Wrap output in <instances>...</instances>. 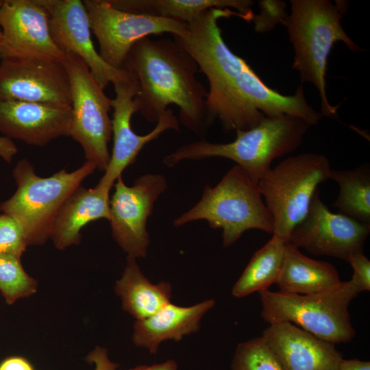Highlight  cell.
Wrapping results in <instances>:
<instances>
[{"label":"cell","mask_w":370,"mask_h":370,"mask_svg":"<svg viewBox=\"0 0 370 370\" xmlns=\"http://www.w3.org/2000/svg\"><path fill=\"white\" fill-rule=\"evenodd\" d=\"M230 16L249 22L246 16L231 9L212 8L188 23L184 36H173L208 79L209 125L218 119L225 132L245 131L256 127L265 116L282 114L301 118L310 126L317 124L322 115L307 103L302 85L293 95H283L268 86L244 59L230 49L218 21Z\"/></svg>","instance_id":"1"},{"label":"cell","mask_w":370,"mask_h":370,"mask_svg":"<svg viewBox=\"0 0 370 370\" xmlns=\"http://www.w3.org/2000/svg\"><path fill=\"white\" fill-rule=\"evenodd\" d=\"M123 69L136 79L134 97L139 112L157 123L171 104L180 110L179 121L197 135L210 127L206 111L208 91L197 79L199 66L174 38H142L131 47Z\"/></svg>","instance_id":"2"},{"label":"cell","mask_w":370,"mask_h":370,"mask_svg":"<svg viewBox=\"0 0 370 370\" xmlns=\"http://www.w3.org/2000/svg\"><path fill=\"white\" fill-rule=\"evenodd\" d=\"M310 127L304 120L291 115L265 116L256 127L236 131V138L230 143L201 140L185 144L166 156L163 164L172 167L184 160L224 158L236 162L258 183L271 168L273 160L299 146Z\"/></svg>","instance_id":"3"},{"label":"cell","mask_w":370,"mask_h":370,"mask_svg":"<svg viewBox=\"0 0 370 370\" xmlns=\"http://www.w3.org/2000/svg\"><path fill=\"white\" fill-rule=\"evenodd\" d=\"M291 14L281 22L287 28L295 51L293 69L301 83L313 84L321 101V115L334 116L338 107L332 106L325 92L328 58L334 43L343 42L354 52L362 49L343 29L341 8L328 0H291Z\"/></svg>","instance_id":"4"},{"label":"cell","mask_w":370,"mask_h":370,"mask_svg":"<svg viewBox=\"0 0 370 370\" xmlns=\"http://www.w3.org/2000/svg\"><path fill=\"white\" fill-rule=\"evenodd\" d=\"M206 220L222 230L223 245L229 247L249 230L273 234L272 216L263 201L258 183L238 165L232 167L214 187L206 185L201 199L173 221L180 227Z\"/></svg>","instance_id":"5"},{"label":"cell","mask_w":370,"mask_h":370,"mask_svg":"<svg viewBox=\"0 0 370 370\" xmlns=\"http://www.w3.org/2000/svg\"><path fill=\"white\" fill-rule=\"evenodd\" d=\"M97 169L86 161L72 172L62 169L53 175H37L34 166L24 158L12 171L17 188L0 205V211L14 218L23 227L29 245L44 244L63 204L82 182Z\"/></svg>","instance_id":"6"},{"label":"cell","mask_w":370,"mask_h":370,"mask_svg":"<svg viewBox=\"0 0 370 370\" xmlns=\"http://www.w3.org/2000/svg\"><path fill=\"white\" fill-rule=\"evenodd\" d=\"M258 293L261 316L269 324L294 323L333 344L349 342L356 334L348 307L358 292L350 280L312 294L273 292L269 289Z\"/></svg>","instance_id":"7"},{"label":"cell","mask_w":370,"mask_h":370,"mask_svg":"<svg viewBox=\"0 0 370 370\" xmlns=\"http://www.w3.org/2000/svg\"><path fill=\"white\" fill-rule=\"evenodd\" d=\"M331 171L325 156L304 153L284 159L261 177L258 184L272 216L273 235L288 243L294 227L306 217L319 185L330 179Z\"/></svg>","instance_id":"8"},{"label":"cell","mask_w":370,"mask_h":370,"mask_svg":"<svg viewBox=\"0 0 370 370\" xmlns=\"http://www.w3.org/2000/svg\"><path fill=\"white\" fill-rule=\"evenodd\" d=\"M63 64L68 73L72 118L69 136L82 146L86 161L96 169L106 170L110 159L112 99L104 92L84 62L75 55H65Z\"/></svg>","instance_id":"9"},{"label":"cell","mask_w":370,"mask_h":370,"mask_svg":"<svg viewBox=\"0 0 370 370\" xmlns=\"http://www.w3.org/2000/svg\"><path fill=\"white\" fill-rule=\"evenodd\" d=\"M91 32L96 36L99 55L110 66H123L132 45L152 34H171L182 37L188 23L172 18L123 12L111 6L106 0L83 1Z\"/></svg>","instance_id":"10"},{"label":"cell","mask_w":370,"mask_h":370,"mask_svg":"<svg viewBox=\"0 0 370 370\" xmlns=\"http://www.w3.org/2000/svg\"><path fill=\"white\" fill-rule=\"evenodd\" d=\"M110 199L112 234L127 256L145 258L149 245L147 230L154 204L166 190L167 182L161 174L148 173L128 186L120 176Z\"/></svg>","instance_id":"11"},{"label":"cell","mask_w":370,"mask_h":370,"mask_svg":"<svg viewBox=\"0 0 370 370\" xmlns=\"http://www.w3.org/2000/svg\"><path fill=\"white\" fill-rule=\"evenodd\" d=\"M0 29L1 60L65 58L51 38L44 0H1Z\"/></svg>","instance_id":"12"},{"label":"cell","mask_w":370,"mask_h":370,"mask_svg":"<svg viewBox=\"0 0 370 370\" xmlns=\"http://www.w3.org/2000/svg\"><path fill=\"white\" fill-rule=\"evenodd\" d=\"M370 232V224L341 213H334L315 192L304 219L291 232L288 243L314 255H324L348 261L362 251Z\"/></svg>","instance_id":"13"},{"label":"cell","mask_w":370,"mask_h":370,"mask_svg":"<svg viewBox=\"0 0 370 370\" xmlns=\"http://www.w3.org/2000/svg\"><path fill=\"white\" fill-rule=\"evenodd\" d=\"M115 97L112 99L113 108L112 132L113 148L104 175L97 184L111 190L123 171L132 164L142 150L149 142L157 139L167 130H180V121L171 108H168L160 116L156 127L149 133L139 135L131 125L132 116L137 112L134 97L138 92V85L134 77L113 84Z\"/></svg>","instance_id":"14"},{"label":"cell","mask_w":370,"mask_h":370,"mask_svg":"<svg viewBox=\"0 0 370 370\" xmlns=\"http://www.w3.org/2000/svg\"><path fill=\"white\" fill-rule=\"evenodd\" d=\"M0 100L71 106L70 80L63 62L1 60Z\"/></svg>","instance_id":"15"},{"label":"cell","mask_w":370,"mask_h":370,"mask_svg":"<svg viewBox=\"0 0 370 370\" xmlns=\"http://www.w3.org/2000/svg\"><path fill=\"white\" fill-rule=\"evenodd\" d=\"M44 4L49 13L50 33L56 45L64 55L81 58L103 88L134 77L125 70L108 64L97 51L82 1L44 0Z\"/></svg>","instance_id":"16"},{"label":"cell","mask_w":370,"mask_h":370,"mask_svg":"<svg viewBox=\"0 0 370 370\" xmlns=\"http://www.w3.org/2000/svg\"><path fill=\"white\" fill-rule=\"evenodd\" d=\"M71 106L0 100V133L29 145L43 147L69 136Z\"/></svg>","instance_id":"17"},{"label":"cell","mask_w":370,"mask_h":370,"mask_svg":"<svg viewBox=\"0 0 370 370\" xmlns=\"http://www.w3.org/2000/svg\"><path fill=\"white\" fill-rule=\"evenodd\" d=\"M262 337L283 370H338L343 359L335 344L288 321L269 324Z\"/></svg>","instance_id":"18"},{"label":"cell","mask_w":370,"mask_h":370,"mask_svg":"<svg viewBox=\"0 0 370 370\" xmlns=\"http://www.w3.org/2000/svg\"><path fill=\"white\" fill-rule=\"evenodd\" d=\"M214 305V299L188 307L169 302L151 316L135 322L133 342L136 346L156 354L162 342L179 341L198 331L202 317Z\"/></svg>","instance_id":"19"},{"label":"cell","mask_w":370,"mask_h":370,"mask_svg":"<svg viewBox=\"0 0 370 370\" xmlns=\"http://www.w3.org/2000/svg\"><path fill=\"white\" fill-rule=\"evenodd\" d=\"M110 190L96 185L79 186L67 198L55 219L51 238L55 246L64 249L81 241L80 231L88 223L100 219L109 221Z\"/></svg>","instance_id":"20"},{"label":"cell","mask_w":370,"mask_h":370,"mask_svg":"<svg viewBox=\"0 0 370 370\" xmlns=\"http://www.w3.org/2000/svg\"><path fill=\"white\" fill-rule=\"evenodd\" d=\"M341 282L338 273L332 264L308 258L297 247L286 244L275 283L280 291L312 294L330 289Z\"/></svg>","instance_id":"21"},{"label":"cell","mask_w":370,"mask_h":370,"mask_svg":"<svg viewBox=\"0 0 370 370\" xmlns=\"http://www.w3.org/2000/svg\"><path fill=\"white\" fill-rule=\"evenodd\" d=\"M171 290L169 282H150L136 258L130 256L127 257L123 273L115 284V292L121 299L123 308L136 321L151 316L169 303Z\"/></svg>","instance_id":"22"},{"label":"cell","mask_w":370,"mask_h":370,"mask_svg":"<svg viewBox=\"0 0 370 370\" xmlns=\"http://www.w3.org/2000/svg\"><path fill=\"white\" fill-rule=\"evenodd\" d=\"M113 8L126 12L145 14L172 18L189 23L204 11L212 8L230 9L246 16H254L249 0H106Z\"/></svg>","instance_id":"23"},{"label":"cell","mask_w":370,"mask_h":370,"mask_svg":"<svg viewBox=\"0 0 370 370\" xmlns=\"http://www.w3.org/2000/svg\"><path fill=\"white\" fill-rule=\"evenodd\" d=\"M286 243L273 235L264 246L256 251L234 284L232 290L233 296L246 297L252 293L268 289L276 283Z\"/></svg>","instance_id":"24"},{"label":"cell","mask_w":370,"mask_h":370,"mask_svg":"<svg viewBox=\"0 0 370 370\" xmlns=\"http://www.w3.org/2000/svg\"><path fill=\"white\" fill-rule=\"evenodd\" d=\"M330 179L339 187L333 206L340 213L370 224V169L367 164L354 169L332 170Z\"/></svg>","instance_id":"25"},{"label":"cell","mask_w":370,"mask_h":370,"mask_svg":"<svg viewBox=\"0 0 370 370\" xmlns=\"http://www.w3.org/2000/svg\"><path fill=\"white\" fill-rule=\"evenodd\" d=\"M20 258L0 254V291L9 304L36 291L37 283L25 271Z\"/></svg>","instance_id":"26"},{"label":"cell","mask_w":370,"mask_h":370,"mask_svg":"<svg viewBox=\"0 0 370 370\" xmlns=\"http://www.w3.org/2000/svg\"><path fill=\"white\" fill-rule=\"evenodd\" d=\"M232 370H283L262 336L239 343L234 352Z\"/></svg>","instance_id":"27"},{"label":"cell","mask_w":370,"mask_h":370,"mask_svg":"<svg viewBox=\"0 0 370 370\" xmlns=\"http://www.w3.org/2000/svg\"><path fill=\"white\" fill-rule=\"evenodd\" d=\"M28 245L26 234L19 223L9 214H0V254L21 258Z\"/></svg>","instance_id":"28"},{"label":"cell","mask_w":370,"mask_h":370,"mask_svg":"<svg viewBox=\"0 0 370 370\" xmlns=\"http://www.w3.org/2000/svg\"><path fill=\"white\" fill-rule=\"evenodd\" d=\"M347 262L354 269L352 278L350 280L354 288L358 292L370 290V261L362 251L352 254Z\"/></svg>","instance_id":"29"},{"label":"cell","mask_w":370,"mask_h":370,"mask_svg":"<svg viewBox=\"0 0 370 370\" xmlns=\"http://www.w3.org/2000/svg\"><path fill=\"white\" fill-rule=\"evenodd\" d=\"M282 2L277 1H262L260 3L261 13L259 15H254L253 21L255 23V29L257 32L265 31L268 29L269 24L275 25L276 23H281L286 17L284 14Z\"/></svg>","instance_id":"30"},{"label":"cell","mask_w":370,"mask_h":370,"mask_svg":"<svg viewBox=\"0 0 370 370\" xmlns=\"http://www.w3.org/2000/svg\"><path fill=\"white\" fill-rule=\"evenodd\" d=\"M86 361L94 364L95 370H119V365L112 362L106 349L97 346L86 356Z\"/></svg>","instance_id":"31"},{"label":"cell","mask_w":370,"mask_h":370,"mask_svg":"<svg viewBox=\"0 0 370 370\" xmlns=\"http://www.w3.org/2000/svg\"><path fill=\"white\" fill-rule=\"evenodd\" d=\"M0 370H34L32 365L21 357H11L0 365Z\"/></svg>","instance_id":"32"},{"label":"cell","mask_w":370,"mask_h":370,"mask_svg":"<svg viewBox=\"0 0 370 370\" xmlns=\"http://www.w3.org/2000/svg\"><path fill=\"white\" fill-rule=\"evenodd\" d=\"M17 149L12 140L0 136V156L2 158L10 163Z\"/></svg>","instance_id":"33"},{"label":"cell","mask_w":370,"mask_h":370,"mask_svg":"<svg viewBox=\"0 0 370 370\" xmlns=\"http://www.w3.org/2000/svg\"><path fill=\"white\" fill-rule=\"evenodd\" d=\"M338 370H370V362L358 359L343 358L339 363Z\"/></svg>","instance_id":"34"},{"label":"cell","mask_w":370,"mask_h":370,"mask_svg":"<svg viewBox=\"0 0 370 370\" xmlns=\"http://www.w3.org/2000/svg\"><path fill=\"white\" fill-rule=\"evenodd\" d=\"M129 370H177V364L174 360H168L151 365H139Z\"/></svg>","instance_id":"35"},{"label":"cell","mask_w":370,"mask_h":370,"mask_svg":"<svg viewBox=\"0 0 370 370\" xmlns=\"http://www.w3.org/2000/svg\"><path fill=\"white\" fill-rule=\"evenodd\" d=\"M1 30L0 29V42H1Z\"/></svg>","instance_id":"36"}]
</instances>
